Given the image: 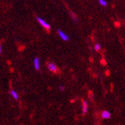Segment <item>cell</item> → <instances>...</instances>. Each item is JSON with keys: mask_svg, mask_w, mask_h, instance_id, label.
<instances>
[{"mask_svg": "<svg viewBox=\"0 0 125 125\" xmlns=\"http://www.w3.org/2000/svg\"><path fill=\"white\" fill-rule=\"evenodd\" d=\"M37 22H39L40 25H41L42 27H43L46 30H47V31H50V30H51V25H49V23H47L45 20H43V18H40V17H37Z\"/></svg>", "mask_w": 125, "mask_h": 125, "instance_id": "obj_1", "label": "cell"}, {"mask_svg": "<svg viewBox=\"0 0 125 125\" xmlns=\"http://www.w3.org/2000/svg\"><path fill=\"white\" fill-rule=\"evenodd\" d=\"M48 69L51 71V72H53V73H57L59 71V69H58V67L54 63H52V62H50L48 63Z\"/></svg>", "mask_w": 125, "mask_h": 125, "instance_id": "obj_2", "label": "cell"}, {"mask_svg": "<svg viewBox=\"0 0 125 125\" xmlns=\"http://www.w3.org/2000/svg\"><path fill=\"white\" fill-rule=\"evenodd\" d=\"M57 33H58L59 36L61 38V39H62L63 41H69V39H70V38H69V36H68L65 32H62V31H61V30H57Z\"/></svg>", "mask_w": 125, "mask_h": 125, "instance_id": "obj_3", "label": "cell"}, {"mask_svg": "<svg viewBox=\"0 0 125 125\" xmlns=\"http://www.w3.org/2000/svg\"><path fill=\"white\" fill-rule=\"evenodd\" d=\"M88 107H89V104H88V102L86 101H83V103H82V111L83 114H85L87 113V111H88Z\"/></svg>", "mask_w": 125, "mask_h": 125, "instance_id": "obj_4", "label": "cell"}, {"mask_svg": "<svg viewBox=\"0 0 125 125\" xmlns=\"http://www.w3.org/2000/svg\"><path fill=\"white\" fill-rule=\"evenodd\" d=\"M34 67L35 68V70H39L40 69V59L38 58H35L33 61Z\"/></svg>", "mask_w": 125, "mask_h": 125, "instance_id": "obj_5", "label": "cell"}, {"mask_svg": "<svg viewBox=\"0 0 125 125\" xmlns=\"http://www.w3.org/2000/svg\"><path fill=\"white\" fill-rule=\"evenodd\" d=\"M102 117L103 118V119H104V120L109 119V118L111 117L110 112L108 111H102Z\"/></svg>", "mask_w": 125, "mask_h": 125, "instance_id": "obj_6", "label": "cell"}, {"mask_svg": "<svg viewBox=\"0 0 125 125\" xmlns=\"http://www.w3.org/2000/svg\"><path fill=\"white\" fill-rule=\"evenodd\" d=\"M10 95H11V97H13L14 99H15V100H18V93L15 91H14V90H11V91H10Z\"/></svg>", "mask_w": 125, "mask_h": 125, "instance_id": "obj_7", "label": "cell"}, {"mask_svg": "<svg viewBox=\"0 0 125 125\" xmlns=\"http://www.w3.org/2000/svg\"><path fill=\"white\" fill-rule=\"evenodd\" d=\"M98 2L100 5H102V6H106L108 5V2H106V0H98Z\"/></svg>", "mask_w": 125, "mask_h": 125, "instance_id": "obj_8", "label": "cell"}, {"mask_svg": "<svg viewBox=\"0 0 125 125\" xmlns=\"http://www.w3.org/2000/svg\"><path fill=\"white\" fill-rule=\"evenodd\" d=\"M95 51H97V52L100 51V50H101V45H100L99 44H95Z\"/></svg>", "mask_w": 125, "mask_h": 125, "instance_id": "obj_9", "label": "cell"}, {"mask_svg": "<svg viewBox=\"0 0 125 125\" xmlns=\"http://www.w3.org/2000/svg\"><path fill=\"white\" fill-rule=\"evenodd\" d=\"M71 17L73 18V19L74 20V21H77V17H76V15H75L74 13H73V12H71Z\"/></svg>", "mask_w": 125, "mask_h": 125, "instance_id": "obj_10", "label": "cell"}, {"mask_svg": "<svg viewBox=\"0 0 125 125\" xmlns=\"http://www.w3.org/2000/svg\"><path fill=\"white\" fill-rule=\"evenodd\" d=\"M59 88H60V91H64V90H65V87L63 86H62V85H60L59 87Z\"/></svg>", "mask_w": 125, "mask_h": 125, "instance_id": "obj_11", "label": "cell"}, {"mask_svg": "<svg viewBox=\"0 0 125 125\" xmlns=\"http://www.w3.org/2000/svg\"><path fill=\"white\" fill-rule=\"evenodd\" d=\"M0 53H2V45L0 46Z\"/></svg>", "mask_w": 125, "mask_h": 125, "instance_id": "obj_12", "label": "cell"}]
</instances>
